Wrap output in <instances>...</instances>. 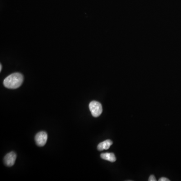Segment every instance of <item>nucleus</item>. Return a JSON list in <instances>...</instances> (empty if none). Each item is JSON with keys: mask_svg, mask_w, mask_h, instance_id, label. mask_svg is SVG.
Returning a JSON list of instances; mask_svg holds the SVG:
<instances>
[{"mask_svg": "<svg viewBox=\"0 0 181 181\" xmlns=\"http://www.w3.org/2000/svg\"><path fill=\"white\" fill-rule=\"evenodd\" d=\"M35 141L38 146L42 147L45 145L47 141V133L45 131L39 132L35 136Z\"/></svg>", "mask_w": 181, "mask_h": 181, "instance_id": "obj_3", "label": "nucleus"}, {"mask_svg": "<svg viewBox=\"0 0 181 181\" xmlns=\"http://www.w3.org/2000/svg\"><path fill=\"white\" fill-rule=\"evenodd\" d=\"M23 79L22 74L16 73L12 74L6 78L3 82V84L6 88L8 89H17L22 85Z\"/></svg>", "mask_w": 181, "mask_h": 181, "instance_id": "obj_1", "label": "nucleus"}, {"mask_svg": "<svg viewBox=\"0 0 181 181\" xmlns=\"http://www.w3.org/2000/svg\"><path fill=\"white\" fill-rule=\"evenodd\" d=\"M101 158L104 160L114 163L116 160V158L113 153H103L101 155Z\"/></svg>", "mask_w": 181, "mask_h": 181, "instance_id": "obj_6", "label": "nucleus"}, {"mask_svg": "<svg viewBox=\"0 0 181 181\" xmlns=\"http://www.w3.org/2000/svg\"><path fill=\"white\" fill-rule=\"evenodd\" d=\"M2 65L1 64V65H0V71H1L2 70Z\"/></svg>", "mask_w": 181, "mask_h": 181, "instance_id": "obj_9", "label": "nucleus"}, {"mask_svg": "<svg viewBox=\"0 0 181 181\" xmlns=\"http://www.w3.org/2000/svg\"><path fill=\"white\" fill-rule=\"evenodd\" d=\"M159 181H169V180L168 179L166 178L163 177L161 178L159 180Z\"/></svg>", "mask_w": 181, "mask_h": 181, "instance_id": "obj_8", "label": "nucleus"}, {"mask_svg": "<svg viewBox=\"0 0 181 181\" xmlns=\"http://www.w3.org/2000/svg\"><path fill=\"white\" fill-rule=\"evenodd\" d=\"M156 179L154 175H150L149 179V181H156Z\"/></svg>", "mask_w": 181, "mask_h": 181, "instance_id": "obj_7", "label": "nucleus"}, {"mask_svg": "<svg viewBox=\"0 0 181 181\" xmlns=\"http://www.w3.org/2000/svg\"><path fill=\"white\" fill-rule=\"evenodd\" d=\"M16 158V154L14 152H10L9 154H7L4 157V163L8 167H12L14 164Z\"/></svg>", "mask_w": 181, "mask_h": 181, "instance_id": "obj_4", "label": "nucleus"}, {"mask_svg": "<svg viewBox=\"0 0 181 181\" xmlns=\"http://www.w3.org/2000/svg\"><path fill=\"white\" fill-rule=\"evenodd\" d=\"M89 109L91 112L92 116H94V117H98L100 116L103 111V108L101 104L96 101H93L90 102Z\"/></svg>", "mask_w": 181, "mask_h": 181, "instance_id": "obj_2", "label": "nucleus"}, {"mask_svg": "<svg viewBox=\"0 0 181 181\" xmlns=\"http://www.w3.org/2000/svg\"><path fill=\"white\" fill-rule=\"evenodd\" d=\"M113 142L111 140H107L101 142L98 145L97 149L99 151H102L103 150H107L109 149L110 147L112 145Z\"/></svg>", "mask_w": 181, "mask_h": 181, "instance_id": "obj_5", "label": "nucleus"}]
</instances>
